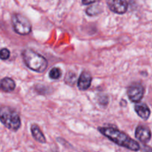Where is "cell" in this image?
I'll use <instances>...</instances> for the list:
<instances>
[{
  "instance_id": "obj_6",
  "label": "cell",
  "mask_w": 152,
  "mask_h": 152,
  "mask_svg": "<svg viewBox=\"0 0 152 152\" xmlns=\"http://www.w3.org/2000/svg\"><path fill=\"white\" fill-rule=\"evenodd\" d=\"M108 8L117 14H123L126 13L129 7L126 0H106Z\"/></svg>"
},
{
  "instance_id": "obj_15",
  "label": "cell",
  "mask_w": 152,
  "mask_h": 152,
  "mask_svg": "<svg viewBox=\"0 0 152 152\" xmlns=\"http://www.w3.org/2000/svg\"><path fill=\"white\" fill-rule=\"evenodd\" d=\"M98 101H99V102L100 105H107V104H108V96H105V95L102 96V95H101V96H99V99H98Z\"/></svg>"
},
{
  "instance_id": "obj_7",
  "label": "cell",
  "mask_w": 152,
  "mask_h": 152,
  "mask_svg": "<svg viewBox=\"0 0 152 152\" xmlns=\"http://www.w3.org/2000/svg\"><path fill=\"white\" fill-rule=\"evenodd\" d=\"M135 137L142 143H148L151 138V130L145 126H138L135 130Z\"/></svg>"
},
{
  "instance_id": "obj_3",
  "label": "cell",
  "mask_w": 152,
  "mask_h": 152,
  "mask_svg": "<svg viewBox=\"0 0 152 152\" xmlns=\"http://www.w3.org/2000/svg\"><path fill=\"white\" fill-rule=\"evenodd\" d=\"M0 121L7 129L16 132L21 126V120L19 114L13 108L9 106L0 107Z\"/></svg>"
},
{
  "instance_id": "obj_2",
  "label": "cell",
  "mask_w": 152,
  "mask_h": 152,
  "mask_svg": "<svg viewBox=\"0 0 152 152\" xmlns=\"http://www.w3.org/2000/svg\"><path fill=\"white\" fill-rule=\"evenodd\" d=\"M22 56L25 65L35 72L42 73L48 68V62L45 58L31 49H25L22 51Z\"/></svg>"
},
{
  "instance_id": "obj_9",
  "label": "cell",
  "mask_w": 152,
  "mask_h": 152,
  "mask_svg": "<svg viewBox=\"0 0 152 152\" xmlns=\"http://www.w3.org/2000/svg\"><path fill=\"white\" fill-rule=\"evenodd\" d=\"M134 110L137 115L144 120H148L151 115V111H150L149 108L146 104L143 103V102L137 104L134 107Z\"/></svg>"
},
{
  "instance_id": "obj_14",
  "label": "cell",
  "mask_w": 152,
  "mask_h": 152,
  "mask_svg": "<svg viewBox=\"0 0 152 152\" xmlns=\"http://www.w3.org/2000/svg\"><path fill=\"white\" fill-rule=\"evenodd\" d=\"M10 56V50L7 48H1L0 50V59L1 60H7Z\"/></svg>"
},
{
  "instance_id": "obj_1",
  "label": "cell",
  "mask_w": 152,
  "mask_h": 152,
  "mask_svg": "<svg viewBox=\"0 0 152 152\" xmlns=\"http://www.w3.org/2000/svg\"><path fill=\"white\" fill-rule=\"evenodd\" d=\"M98 130L102 134L120 146L125 147L134 151L140 149V145L137 141L118 129L113 127H99Z\"/></svg>"
},
{
  "instance_id": "obj_13",
  "label": "cell",
  "mask_w": 152,
  "mask_h": 152,
  "mask_svg": "<svg viewBox=\"0 0 152 152\" xmlns=\"http://www.w3.org/2000/svg\"><path fill=\"white\" fill-rule=\"evenodd\" d=\"M62 76V71L59 68H53L49 72V77L53 80H58Z\"/></svg>"
},
{
  "instance_id": "obj_11",
  "label": "cell",
  "mask_w": 152,
  "mask_h": 152,
  "mask_svg": "<svg viewBox=\"0 0 152 152\" xmlns=\"http://www.w3.org/2000/svg\"><path fill=\"white\" fill-rule=\"evenodd\" d=\"M31 131L33 137H34V138L37 141V142H40V143H45V137L44 134H43V133L42 132L40 128L39 127L37 124H33L32 126H31Z\"/></svg>"
},
{
  "instance_id": "obj_16",
  "label": "cell",
  "mask_w": 152,
  "mask_h": 152,
  "mask_svg": "<svg viewBox=\"0 0 152 152\" xmlns=\"http://www.w3.org/2000/svg\"><path fill=\"white\" fill-rule=\"evenodd\" d=\"M99 0H82V3L84 5H88V4H91L92 3H95L99 1Z\"/></svg>"
},
{
  "instance_id": "obj_8",
  "label": "cell",
  "mask_w": 152,
  "mask_h": 152,
  "mask_svg": "<svg viewBox=\"0 0 152 152\" xmlns=\"http://www.w3.org/2000/svg\"><path fill=\"white\" fill-rule=\"evenodd\" d=\"M92 77L91 74L88 71H84L82 72L79 77L78 82H77V86L79 89L82 91H86L90 88L91 85Z\"/></svg>"
},
{
  "instance_id": "obj_4",
  "label": "cell",
  "mask_w": 152,
  "mask_h": 152,
  "mask_svg": "<svg viewBox=\"0 0 152 152\" xmlns=\"http://www.w3.org/2000/svg\"><path fill=\"white\" fill-rule=\"evenodd\" d=\"M13 30L19 35H28L31 32L32 26L29 19L19 13H14L11 17Z\"/></svg>"
},
{
  "instance_id": "obj_5",
  "label": "cell",
  "mask_w": 152,
  "mask_h": 152,
  "mask_svg": "<svg viewBox=\"0 0 152 152\" xmlns=\"http://www.w3.org/2000/svg\"><path fill=\"white\" fill-rule=\"evenodd\" d=\"M143 86L140 83H134L131 85L127 90V94L129 99L133 102H139L144 96Z\"/></svg>"
},
{
  "instance_id": "obj_10",
  "label": "cell",
  "mask_w": 152,
  "mask_h": 152,
  "mask_svg": "<svg viewBox=\"0 0 152 152\" xmlns=\"http://www.w3.org/2000/svg\"><path fill=\"white\" fill-rule=\"evenodd\" d=\"M16 88V83L13 79L4 77L0 81V90L5 92H11Z\"/></svg>"
},
{
  "instance_id": "obj_12",
  "label": "cell",
  "mask_w": 152,
  "mask_h": 152,
  "mask_svg": "<svg viewBox=\"0 0 152 152\" xmlns=\"http://www.w3.org/2000/svg\"><path fill=\"white\" fill-rule=\"evenodd\" d=\"M102 12V7L99 6V4H95V5L90 6L86 10V13L87 15L90 16H96V15L99 14L100 13Z\"/></svg>"
}]
</instances>
